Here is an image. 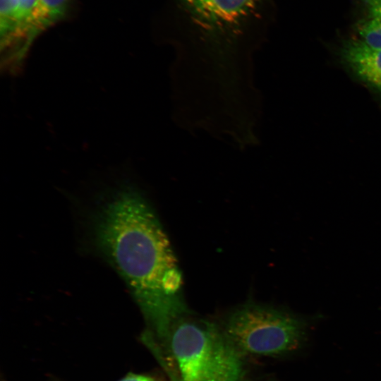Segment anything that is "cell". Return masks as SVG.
Returning a JSON list of instances; mask_svg holds the SVG:
<instances>
[{
  "label": "cell",
  "mask_w": 381,
  "mask_h": 381,
  "mask_svg": "<svg viewBox=\"0 0 381 381\" xmlns=\"http://www.w3.org/2000/svg\"><path fill=\"white\" fill-rule=\"evenodd\" d=\"M273 0H168L164 42L174 50V108L234 123L262 106L254 56L265 42Z\"/></svg>",
  "instance_id": "1"
},
{
  "label": "cell",
  "mask_w": 381,
  "mask_h": 381,
  "mask_svg": "<svg viewBox=\"0 0 381 381\" xmlns=\"http://www.w3.org/2000/svg\"><path fill=\"white\" fill-rule=\"evenodd\" d=\"M95 245L121 276L164 349L174 323L190 315L183 277L159 219L135 188H118L93 221Z\"/></svg>",
  "instance_id": "2"
},
{
  "label": "cell",
  "mask_w": 381,
  "mask_h": 381,
  "mask_svg": "<svg viewBox=\"0 0 381 381\" xmlns=\"http://www.w3.org/2000/svg\"><path fill=\"white\" fill-rule=\"evenodd\" d=\"M190 315L174 323L165 349L181 380L243 381V354L217 325Z\"/></svg>",
  "instance_id": "3"
},
{
  "label": "cell",
  "mask_w": 381,
  "mask_h": 381,
  "mask_svg": "<svg viewBox=\"0 0 381 381\" xmlns=\"http://www.w3.org/2000/svg\"><path fill=\"white\" fill-rule=\"evenodd\" d=\"M305 327L291 313L247 303L230 314L223 331L242 354L273 356L298 349L304 341Z\"/></svg>",
  "instance_id": "4"
},
{
  "label": "cell",
  "mask_w": 381,
  "mask_h": 381,
  "mask_svg": "<svg viewBox=\"0 0 381 381\" xmlns=\"http://www.w3.org/2000/svg\"><path fill=\"white\" fill-rule=\"evenodd\" d=\"M37 0H0L1 49L5 68L16 71L27 53L25 41Z\"/></svg>",
  "instance_id": "5"
},
{
  "label": "cell",
  "mask_w": 381,
  "mask_h": 381,
  "mask_svg": "<svg viewBox=\"0 0 381 381\" xmlns=\"http://www.w3.org/2000/svg\"><path fill=\"white\" fill-rule=\"evenodd\" d=\"M340 56L358 78L381 91V49L371 47L361 40L353 39L343 44Z\"/></svg>",
  "instance_id": "6"
},
{
  "label": "cell",
  "mask_w": 381,
  "mask_h": 381,
  "mask_svg": "<svg viewBox=\"0 0 381 381\" xmlns=\"http://www.w3.org/2000/svg\"><path fill=\"white\" fill-rule=\"evenodd\" d=\"M72 1L73 0H37L25 44L27 54L39 35L66 16Z\"/></svg>",
  "instance_id": "7"
},
{
  "label": "cell",
  "mask_w": 381,
  "mask_h": 381,
  "mask_svg": "<svg viewBox=\"0 0 381 381\" xmlns=\"http://www.w3.org/2000/svg\"><path fill=\"white\" fill-rule=\"evenodd\" d=\"M358 32L365 43L371 47L381 49V18L371 16L359 22Z\"/></svg>",
  "instance_id": "8"
},
{
  "label": "cell",
  "mask_w": 381,
  "mask_h": 381,
  "mask_svg": "<svg viewBox=\"0 0 381 381\" xmlns=\"http://www.w3.org/2000/svg\"><path fill=\"white\" fill-rule=\"evenodd\" d=\"M370 16L381 18V0H362Z\"/></svg>",
  "instance_id": "9"
},
{
  "label": "cell",
  "mask_w": 381,
  "mask_h": 381,
  "mask_svg": "<svg viewBox=\"0 0 381 381\" xmlns=\"http://www.w3.org/2000/svg\"><path fill=\"white\" fill-rule=\"evenodd\" d=\"M118 381H160L158 379L143 374L129 373Z\"/></svg>",
  "instance_id": "10"
}]
</instances>
